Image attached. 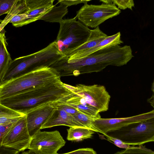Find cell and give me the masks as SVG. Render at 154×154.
Returning a JSON list of instances; mask_svg holds the SVG:
<instances>
[{"label": "cell", "instance_id": "19", "mask_svg": "<svg viewBox=\"0 0 154 154\" xmlns=\"http://www.w3.org/2000/svg\"><path fill=\"white\" fill-rule=\"evenodd\" d=\"M66 6L62 4L57 6L54 5L52 8L40 19L49 22L60 23L68 12Z\"/></svg>", "mask_w": 154, "mask_h": 154}, {"label": "cell", "instance_id": "23", "mask_svg": "<svg viewBox=\"0 0 154 154\" xmlns=\"http://www.w3.org/2000/svg\"><path fill=\"white\" fill-rule=\"evenodd\" d=\"M16 0H0V16L8 14Z\"/></svg>", "mask_w": 154, "mask_h": 154}, {"label": "cell", "instance_id": "30", "mask_svg": "<svg viewBox=\"0 0 154 154\" xmlns=\"http://www.w3.org/2000/svg\"><path fill=\"white\" fill-rule=\"evenodd\" d=\"M15 123L0 125V132L5 135Z\"/></svg>", "mask_w": 154, "mask_h": 154}, {"label": "cell", "instance_id": "29", "mask_svg": "<svg viewBox=\"0 0 154 154\" xmlns=\"http://www.w3.org/2000/svg\"><path fill=\"white\" fill-rule=\"evenodd\" d=\"M19 152L14 149L1 146H0V154H19Z\"/></svg>", "mask_w": 154, "mask_h": 154}, {"label": "cell", "instance_id": "10", "mask_svg": "<svg viewBox=\"0 0 154 154\" xmlns=\"http://www.w3.org/2000/svg\"><path fill=\"white\" fill-rule=\"evenodd\" d=\"M66 142L58 131L40 130L32 137L28 149L35 154H57Z\"/></svg>", "mask_w": 154, "mask_h": 154}, {"label": "cell", "instance_id": "25", "mask_svg": "<svg viewBox=\"0 0 154 154\" xmlns=\"http://www.w3.org/2000/svg\"><path fill=\"white\" fill-rule=\"evenodd\" d=\"M105 136L106 137V140L112 143L116 146L119 148L127 149L132 148L134 147V146H131L129 145L126 144L121 140L118 139L106 136Z\"/></svg>", "mask_w": 154, "mask_h": 154}, {"label": "cell", "instance_id": "1", "mask_svg": "<svg viewBox=\"0 0 154 154\" xmlns=\"http://www.w3.org/2000/svg\"><path fill=\"white\" fill-rule=\"evenodd\" d=\"M70 92L59 79L1 99L0 103L26 115L40 106L60 100Z\"/></svg>", "mask_w": 154, "mask_h": 154}, {"label": "cell", "instance_id": "18", "mask_svg": "<svg viewBox=\"0 0 154 154\" xmlns=\"http://www.w3.org/2000/svg\"><path fill=\"white\" fill-rule=\"evenodd\" d=\"M67 131V140L75 141L91 138L95 132L90 129L79 127H69Z\"/></svg>", "mask_w": 154, "mask_h": 154}, {"label": "cell", "instance_id": "3", "mask_svg": "<svg viewBox=\"0 0 154 154\" xmlns=\"http://www.w3.org/2000/svg\"><path fill=\"white\" fill-rule=\"evenodd\" d=\"M65 56L59 51L54 41L38 52L12 60L0 83L31 71L49 67Z\"/></svg>", "mask_w": 154, "mask_h": 154}, {"label": "cell", "instance_id": "26", "mask_svg": "<svg viewBox=\"0 0 154 154\" xmlns=\"http://www.w3.org/2000/svg\"><path fill=\"white\" fill-rule=\"evenodd\" d=\"M52 103L55 107L61 109L66 112L72 115L76 114L79 111L76 109L66 104H57L55 103Z\"/></svg>", "mask_w": 154, "mask_h": 154}, {"label": "cell", "instance_id": "13", "mask_svg": "<svg viewBox=\"0 0 154 154\" xmlns=\"http://www.w3.org/2000/svg\"><path fill=\"white\" fill-rule=\"evenodd\" d=\"M55 108L52 103H48L37 107L26 114L27 127L31 137L41 130Z\"/></svg>", "mask_w": 154, "mask_h": 154}, {"label": "cell", "instance_id": "15", "mask_svg": "<svg viewBox=\"0 0 154 154\" xmlns=\"http://www.w3.org/2000/svg\"><path fill=\"white\" fill-rule=\"evenodd\" d=\"M121 36L120 32H119L114 35L108 36L94 47L83 52L72 54L68 57H67L68 60L86 57L104 48L110 46L119 45L123 43V42L121 39Z\"/></svg>", "mask_w": 154, "mask_h": 154}, {"label": "cell", "instance_id": "32", "mask_svg": "<svg viewBox=\"0 0 154 154\" xmlns=\"http://www.w3.org/2000/svg\"><path fill=\"white\" fill-rule=\"evenodd\" d=\"M21 154H35L29 150L23 152Z\"/></svg>", "mask_w": 154, "mask_h": 154}, {"label": "cell", "instance_id": "21", "mask_svg": "<svg viewBox=\"0 0 154 154\" xmlns=\"http://www.w3.org/2000/svg\"><path fill=\"white\" fill-rule=\"evenodd\" d=\"M73 116L84 127L92 130L95 132L100 133L94 125V121L97 119L88 116L79 111Z\"/></svg>", "mask_w": 154, "mask_h": 154}, {"label": "cell", "instance_id": "8", "mask_svg": "<svg viewBox=\"0 0 154 154\" xmlns=\"http://www.w3.org/2000/svg\"><path fill=\"white\" fill-rule=\"evenodd\" d=\"M121 11L113 3L84 5L75 17L86 26L95 28L106 20L119 15Z\"/></svg>", "mask_w": 154, "mask_h": 154}, {"label": "cell", "instance_id": "27", "mask_svg": "<svg viewBox=\"0 0 154 154\" xmlns=\"http://www.w3.org/2000/svg\"><path fill=\"white\" fill-rule=\"evenodd\" d=\"M57 154H59L57 153ZM60 154H97L95 151L91 148H80L65 153Z\"/></svg>", "mask_w": 154, "mask_h": 154}, {"label": "cell", "instance_id": "12", "mask_svg": "<svg viewBox=\"0 0 154 154\" xmlns=\"http://www.w3.org/2000/svg\"><path fill=\"white\" fill-rule=\"evenodd\" d=\"M154 118V110L138 115L124 118H100L94 121L95 128L103 134L108 131L117 130L129 125Z\"/></svg>", "mask_w": 154, "mask_h": 154}, {"label": "cell", "instance_id": "17", "mask_svg": "<svg viewBox=\"0 0 154 154\" xmlns=\"http://www.w3.org/2000/svg\"><path fill=\"white\" fill-rule=\"evenodd\" d=\"M0 31V82L12 60L7 48L6 38L3 30Z\"/></svg>", "mask_w": 154, "mask_h": 154}, {"label": "cell", "instance_id": "4", "mask_svg": "<svg viewBox=\"0 0 154 154\" xmlns=\"http://www.w3.org/2000/svg\"><path fill=\"white\" fill-rule=\"evenodd\" d=\"M134 56L130 46L106 47L81 58L85 73L101 71L107 66L126 65Z\"/></svg>", "mask_w": 154, "mask_h": 154}, {"label": "cell", "instance_id": "11", "mask_svg": "<svg viewBox=\"0 0 154 154\" xmlns=\"http://www.w3.org/2000/svg\"><path fill=\"white\" fill-rule=\"evenodd\" d=\"M32 137L27 127L26 115L15 122L4 136L1 146L23 151L28 149Z\"/></svg>", "mask_w": 154, "mask_h": 154}, {"label": "cell", "instance_id": "5", "mask_svg": "<svg viewBox=\"0 0 154 154\" xmlns=\"http://www.w3.org/2000/svg\"><path fill=\"white\" fill-rule=\"evenodd\" d=\"M60 77L56 70L50 67L22 74L0 83V99Z\"/></svg>", "mask_w": 154, "mask_h": 154}, {"label": "cell", "instance_id": "9", "mask_svg": "<svg viewBox=\"0 0 154 154\" xmlns=\"http://www.w3.org/2000/svg\"><path fill=\"white\" fill-rule=\"evenodd\" d=\"M54 0H16L8 14L12 18L14 15L24 14L26 19L17 27L35 22L40 18L53 7Z\"/></svg>", "mask_w": 154, "mask_h": 154}, {"label": "cell", "instance_id": "24", "mask_svg": "<svg viewBox=\"0 0 154 154\" xmlns=\"http://www.w3.org/2000/svg\"><path fill=\"white\" fill-rule=\"evenodd\" d=\"M112 3L117 5L119 9L125 10L128 8L132 10L133 7L134 6L133 0H112Z\"/></svg>", "mask_w": 154, "mask_h": 154}, {"label": "cell", "instance_id": "14", "mask_svg": "<svg viewBox=\"0 0 154 154\" xmlns=\"http://www.w3.org/2000/svg\"><path fill=\"white\" fill-rule=\"evenodd\" d=\"M59 125L84 127L73 115L55 107L50 116L42 126L41 129Z\"/></svg>", "mask_w": 154, "mask_h": 154}, {"label": "cell", "instance_id": "16", "mask_svg": "<svg viewBox=\"0 0 154 154\" xmlns=\"http://www.w3.org/2000/svg\"><path fill=\"white\" fill-rule=\"evenodd\" d=\"M108 36L103 32L98 26L93 29H91L90 36L86 42L76 49L69 56L88 50L95 46Z\"/></svg>", "mask_w": 154, "mask_h": 154}, {"label": "cell", "instance_id": "20", "mask_svg": "<svg viewBox=\"0 0 154 154\" xmlns=\"http://www.w3.org/2000/svg\"><path fill=\"white\" fill-rule=\"evenodd\" d=\"M25 115L0 103V125L15 123Z\"/></svg>", "mask_w": 154, "mask_h": 154}, {"label": "cell", "instance_id": "7", "mask_svg": "<svg viewBox=\"0 0 154 154\" xmlns=\"http://www.w3.org/2000/svg\"><path fill=\"white\" fill-rule=\"evenodd\" d=\"M103 136L116 138L130 145H141L154 141V118L109 131Z\"/></svg>", "mask_w": 154, "mask_h": 154}, {"label": "cell", "instance_id": "28", "mask_svg": "<svg viewBox=\"0 0 154 154\" xmlns=\"http://www.w3.org/2000/svg\"><path fill=\"white\" fill-rule=\"evenodd\" d=\"M90 0H59L57 4H63L67 7L74 5L83 3L84 4L87 3Z\"/></svg>", "mask_w": 154, "mask_h": 154}, {"label": "cell", "instance_id": "6", "mask_svg": "<svg viewBox=\"0 0 154 154\" xmlns=\"http://www.w3.org/2000/svg\"><path fill=\"white\" fill-rule=\"evenodd\" d=\"M59 23V30L55 41L59 51L67 57L86 42L91 29L75 17L63 19Z\"/></svg>", "mask_w": 154, "mask_h": 154}, {"label": "cell", "instance_id": "31", "mask_svg": "<svg viewBox=\"0 0 154 154\" xmlns=\"http://www.w3.org/2000/svg\"><path fill=\"white\" fill-rule=\"evenodd\" d=\"M100 1L102 2L103 3L107 4H112V0H100Z\"/></svg>", "mask_w": 154, "mask_h": 154}, {"label": "cell", "instance_id": "2", "mask_svg": "<svg viewBox=\"0 0 154 154\" xmlns=\"http://www.w3.org/2000/svg\"><path fill=\"white\" fill-rule=\"evenodd\" d=\"M65 84L70 92L58 103L71 106L96 119L101 118L100 112L108 110L111 96L104 86L79 84L74 86Z\"/></svg>", "mask_w": 154, "mask_h": 154}, {"label": "cell", "instance_id": "22", "mask_svg": "<svg viewBox=\"0 0 154 154\" xmlns=\"http://www.w3.org/2000/svg\"><path fill=\"white\" fill-rule=\"evenodd\" d=\"M114 154H154V152L143 145L118 152Z\"/></svg>", "mask_w": 154, "mask_h": 154}]
</instances>
